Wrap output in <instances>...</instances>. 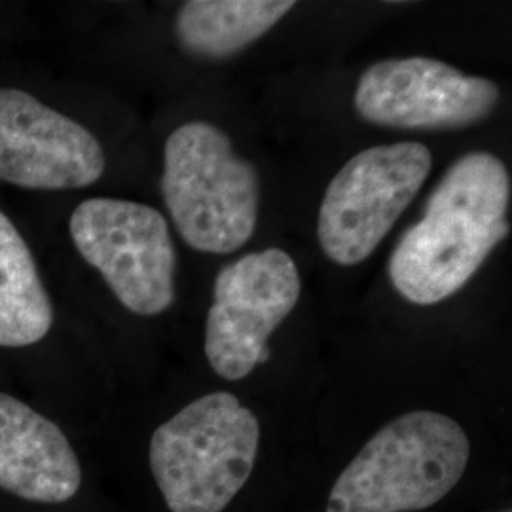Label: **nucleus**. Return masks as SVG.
<instances>
[{
	"mask_svg": "<svg viewBox=\"0 0 512 512\" xmlns=\"http://www.w3.org/2000/svg\"><path fill=\"white\" fill-rule=\"evenodd\" d=\"M80 256L135 315H160L175 302L177 253L164 215L145 203L92 198L69 222Z\"/></svg>",
	"mask_w": 512,
	"mask_h": 512,
	"instance_id": "nucleus-6",
	"label": "nucleus"
},
{
	"mask_svg": "<svg viewBox=\"0 0 512 512\" xmlns=\"http://www.w3.org/2000/svg\"><path fill=\"white\" fill-rule=\"evenodd\" d=\"M260 425L226 391L209 393L162 423L150 469L171 512H222L255 467Z\"/></svg>",
	"mask_w": 512,
	"mask_h": 512,
	"instance_id": "nucleus-4",
	"label": "nucleus"
},
{
	"mask_svg": "<svg viewBox=\"0 0 512 512\" xmlns=\"http://www.w3.org/2000/svg\"><path fill=\"white\" fill-rule=\"evenodd\" d=\"M471 442L458 421L410 412L387 423L338 476L327 512L423 511L465 473Z\"/></svg>",
	"mask_w": 512,
	"mask_h": 512,
	"instance_id": "nucleus-2",
	"label": "nucleus"
},
{
	"mask_svg": "<svg viewBox=\"0 0 512 512\" xmlns=\"http://www.w3.org/2000/svg\"><path fill=\"white\" fill-rule=\"evenodd\" d=\"M52 323L54 308L33 253L0 211V346H33L50 332Z\"/></svg>",
	"mask_w": 512,
	"mask_h": 512,
	"instance_id": "nucleus-12",
	"label": "nucleus"
},
{
	"mask_svg": "<svg viewBox=\"0 0 512 512\" xmlns=\"http://www.w3.org/2000/svg\"><path fill=\"white\" fill-rule=\"evenodd\" d=\"M300 291L296 262L283 249L249 253L220 270L205 323V355L220 378L238 382L270 359L268 338Z\"/></svg>",
	"mask_w": 512,
	"mask_h": 512,
	"instance_id": "nucleus-7",
	"label": "nucleus"
},
{
	"mask_svg": "<svg viewBox=\"0 0 512 512\" xmlns=\"http://www.w3.org/2000/svg\"><path fill=\"white\" fill-rule=\"evenodd\" d=\"M511 175L490 152L461 156L433 188L425 211L389 258L395 291L435 306L459 293L509 234Z\"/></svg>",
	"mask_w": 512,
	"mask_h": 512,
	"instance_id": "nucleus-1",
	"label": "nucleus"
},
{
	"mask_svg": "<svg viewBox=\"0 0 512 512\" xmlns=\"http://www.w3.org/2000/svg\"><path fill=\"white\" fill-rule=\"evenodd\" d=\"M107 158L90 129L29 93L0 88V181L29 190L97 183Z\"/></svg>",
	"mask_w": 512,
	"mask_h": 512,
	"instance_id": "nucleus-9",
	"label": "nucleus"
},
{
	"mask_svg": "<svg viewBox=\"0 0 512 512\" xmlns=\"http://www.w3.org/2000/svg\"><path fill=\"white\" fill-rule=\"evenodd\" d=\"M499 99L492 80L467 76L431 57H395L361 74L353 103L374 126L458 129L488 118Z\"/></svg>",
	"mask_w": 512,
	"mask_h": 512,
	"instance_id": "nucleus-8",
	"label": "nucleus"
},
{
	"mask_svg": "<svg viewBox=\"0 0 512 512\" xmlns=\"http://www.w3.org/2000/svg\"><path fill=\"white\" fill-rule=\"evenodd\" d=\"M82 484L71 442L54 421L0 393V488L35 503H65Z\"/></svg>",
	"mask_w": 512,
	"mask_h": 512,
	"instance_id": "nucleus-10",
	"label": "nucleus"
},
{
	"mask_svg": "<svg viewBox=\"0 0 512 512\" xmlns=\"http://www.w3.org/2000/svg\"><path fill=\"white\" fill-rule=\"evenodd\" d=\"M294 6L291 0H190L179 10L175 31L186 52L224 59L264 37Z\"/></svg>",
	"mask_w": 512,
	"mask_h": 512,
	"instance_id": "nucleus-11",
	"label": "nucleus"
},
{
	"mask_svg": "<svg viewBox=\"0 0 512 512\" xmlns=\"http://www.w3.org/2000/svg\"><path fill=\"white\" fill-rule=\"evenodd\" d=\"M162 194L179 236L194 251L230 255L255 234L258 171L213 124L188 122L167 137Z\"/></svg>",
	"mask_w": 512,
	"mask_h": 512,
	"instance_id": "nucleus-3",
	"label": "nucleus"
},
{
	"mask_svg": "<svg viewBox=\"0 0 512 512\" xmlns=\"http://www.w3.org/2000/svg\"><path fill=\"white\" fill-rule=\"evenodd\" d=\"M431 165V150L414 141L353 156L321 202L317 236L323 253L340 266L365 262L416 198Z\"/></svg>",
	"mask_w": 512,
	"mask_h": 512,
	"instance_id": "nucleus-5",
	"label": "nucleus"
}]
</instances>
